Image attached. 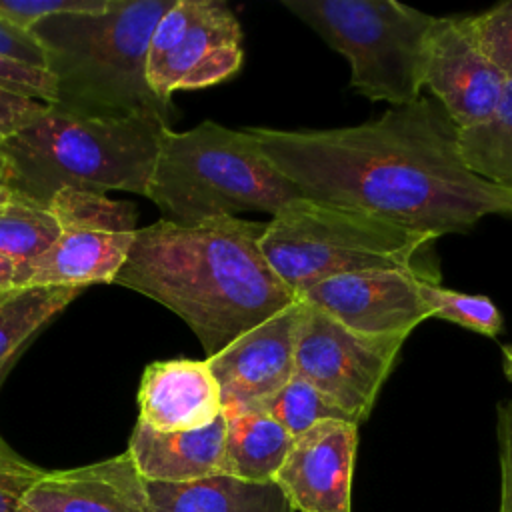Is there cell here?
Masks as SVG:
<instances>
[{"instance_id": "cell-17", "label": "cell", "mask_w": 512, "mask_h": 512, "mask_svg": "<svg viewBox=\"0 0 512 512\" xmlns=\"http://www.w3.org/2000/svg\"><path fill=\"white\" fill-rule=\"evenodd\" d=\"M226 418L186 432H156L136 422L128 454L144 482H192L224 474Z\"/></svg>"}, {"instance_id": "cell-25", "label": "cell", "mask_w": 512, "mask_h": 512, "mask_svg": "<svg viewBox=\"0 0 512 512\" xmlns=\"http://www.w3.org/2000/svg\"><path fill=\"white\" fill-rule=\"evenodd\" d=\"M468 22L490 60L512 80V2L468 16Z\"/></svg>"}, {"instance_id": "cell-28", "label": "cell", "mask_w": 512, "mask_h": 512, "mask_svg": "<svg viewBox=\"0 0 512 512\" xmlns=\"http://www.w3.org/2000/svg\"><path fill=\"white\" fill-rule=\"evenodd\" d=\"M50 110V104L32 100L0 86V140L20 132Z\"/></svg>"}, {"instance_id": "cell-20", "label": "cell", "mask_w": 512, "mask_h": 512, "mask_svg": "<svg viewBox=\"0 0 512 512\" xmlns=\"http://www.w3.org/2000/svg\"><path fill=\"white\" fill-rule=\"evenodd\" d=\"M84 288L20 286L0 294V384L22 346Z\"/></svg>"}, {"instance_id": "cell-13", "label": "cell", "mask_w": 512, "mask_h": 512, "mask_svg": "<svg viewBox=\"0 0 512 512\" xmlns=\"http://www.w3.org/2000/svg\"><path fill=\"white\" fill-rule=\"evenodd\" d=\"M300 310L298 298L206 358L220 386L222 414L252 408L296 374L294 350Z\"/></svg>"}, {"instance_id": "cell-3", "label": "cell", "mask_w": 512, "mask_h": 512, "mask_svg": "<svg viewBox=\"0 0 512 512\" xmlns=\"http://www.w3.org/2000/svg\"><path fill=\"white\" fill-rule=\"evenodd\" d=\"M174 0H110L92 14H60L32 26L56 80V112L74 116L158 114L168 124L172 104L146 80L150 36Z\"/></svg>"}, {"instance_id": "cell-26", "label": "cell", "mask_w": 512, "mask_h": 512, "mask_svg": "<svg viewBox=\"0 0 512 512\" xmlns=\"http://www.w3.org/2000/svg\"><path fill=\"white\" fill-rule=\"evenodd\" d=\"M108 2L110 0H0V18L22 30H32V26L52 16L100 12Z\"/></svg>"}, {"instance_id": "cell-14", "label": "cell", "mask_w": 512, "mask_h": 512, "mask_svg": "<svg viewBox=\"0 0 512 512\" xmlns=\"http://www.w3.org/2000/svg\"><path fill=\"white\" fill-rule=\"evenodd\" d=\"M358 424L322 420L294 438L274 482L294 512H350Z\"/></svg>"}, {"instance_id": "cell-10", "label": "cell", "mask_w": 512, "mask_h": 512, "mask_svg": "<svg viewBox=\"0 0 512 512\" xmlns=\"http://www.w3.org/2000/svg\"><path fill=\"white\" fill-rule=\"evenodd\" d=\"M242 60V28L226 2L174 0L150 36L146 80L162 102L172 104L176 90L224 82Z\"/></svg>"}, {"instance_id": "cell-31", "label": "cell", "mask_w": 512, "mask_h": 512, "mask_svg": "<svg viewBox=\"0 0 512 512\" xmlns=\"http://www.w3.org/2000/svg\"><path fill=\"white\" fill-rule=\"evenodd\" d=\"M498 434H500V472L512 488V402L506 406H500Z\"/></svg>"}, {"instance_id": "cell-18", "label": "cell", "mask_w": 512, "mask_h": 512, "mask_svg": "<svg viewBox=\"0 0 512 512\" xmlns=\"http://www.w3.org/2000/svg\"><path fill=\"white\" fill-rule=\"evenodd\" d=\"M152 512H294L276 482L216 474L192 482H146Z\"/></svg>"}, {"instance_id": "cell-5", "label": "cell", "mask_w": 512, "mask_h": 512, "mask_svg": "<svg viewBox=\"0 0 512 512\" xmlns=\"http://www.w3.org/2000/svg\"><path fill=\"white\" fill-rule=\"evenodd\" d=\"M144 196L160 208L162 220L196 224L240 212L274 216L302 194L246 128L204 120L184 132L164 130Z\"/></svg>"}, {"instance_id": "cell-15", "label": "cell", "mask_w": 512, "mask_h": 512, "mask_svg": "<svg viewBox=\"0 0 512 512\" xmlns=\"http://www.w3.org/2000/svg\"><path fill=\"white\" fill-rule=\"evenodd\" d=\"M22 512H152L146 482L128 452L72 470L42 472L22 494Z\"/></svg>"}, {"instance_id": "cell-22", "label": "cell", "mask_w": 512, "mask_h": 512, "mask_svg": "<svg viewBox=\"0 0 512 512\" xmlns=\"http://www.w3.org/2000/svg\"><path fill=\"white\" fill-rule=\"evenodd\" d=\"M60 226L48 208L14 198L0 208V254L18 266V288L32 264L58 240Z\"/></svg>"}, {"instance_id": "cell-32", "label": "cell", "mask_w": 512, "mask_h": 512, "mask_svg": "<svg viewBox=\"0 0 512 512\" xmlns=\"http://www.w3.org/2000/svg\"><path fill=\"white\" fill-rule=\"evenodd\" d=\"M36 466L22 460L0 436V470H14V472H30Z\"/></svg>"}, {"instance_id": "cell-7", "label": "cell", "mask_w": 512, "mask_h": 512, "mask_svg": "<svg viewBox=\"0 0 512 512\" xmlns=\"http://www.w3.org/2000/svg\"><path fill=\"white\" fill-rule=\"evenodd\" d=\"M282 6L350 62L358 94L390 106L420 98L438 16L396 0H284Z\"/></svg>"}, {"instance_id": "cell-34", "label": "cell", "mask_w": 512, "mask_h": 512, "mask_svg": "<svg viewBox=\"0 0 512 512\" xmlns=\"http://www.w3.org/2000/svg\"><path fill=\"white\" fill-rule=\"evenodd\" d=\"M498 512H512V488L504 476H502V486H500V510Z\"/></svg>"}, {"instance_id": "cell-2", "label": "cell", "mask_w": 512, "mask_h": 512, "mask_svg": "<svg viewBox=\"0 0 512 512\" xmlns=\"http://www.w3.org/2000/svg\"><path fill=\"white\" fill-rule=\"evenodd\" d=\"M264 230V222L238 216L158 220L136 230L114 284L172 310L214 356L298 300L262 252Z\"/></svg>"}, {"instance_id": "cell-33", "label": "cell", "mask_w": 512, "mask_h": 512, "mask_svg": "<svg viewBox=\"0 0 512 512\" xmlns=\"http://www.w3.org/2000/svg\"><path fill=\"white\" fill-rule=\"evenodd\" d=\"M18 288V266L0 254V294Z\"/></svg>"}, {"instance_id": "cell-30", "label": "cell", "mask_w": 512, "mask_h": 512, "mask_svg": "<svg viewBox=\"0 0 512 512\" xmlns=\"http://www.w3.org/2000/svg\"><path fill=\"white\" fill-rule=\"evenodd\" d=\"M42 476V470L34 468L30 472L0 470V512H22V494Z\"/></svg>"}, {"instance_id": "cell-35", "label": "cell", "mask_w": 512, "mask_h": 512, "mask_svg": "<svg viewBox=\"0 0 512 512\" xmlns=\"http://www.w3.org/2000/svg\"><path fill=\"white\" fill-rule=\"evenodd\" d=\"M502 366H504V374L512 382V344L502 346Z\"/></svg>"}, {"instance_id": "cell-29", "label": "cell", "mask_w": 512, "mask_h": 512, "mask_svg": "<svg viewBox=\"0 0 512 512\" xmlns=\"http://www.w3.org/2000/svg\"><path fill=\"white\" fill-rule=\"evenodd\" d=\"M0 54L38 66V68H46V52L40 40L30 30L12 26L2 18H0Z\"/></svg>"}, {"instance_id": "cell-27", "label": "cell", "mask_w": 512, "mask_h": 512, "mask_svg": "<svg viewBox=\"0 0 512 512\" xmlns=\"http://www.w3.org/2000/svg\"><path fill=\"white\" fill-rule=\"evenodd\" d=\"M0 86L50 106L56 102V80L46 68H38L4 54H0Z\"/></svg>"}, {"instance_id": "cell-8", "label": "cell", "mask_w": 512, "mask_h": 512, "mask_svg": "<svg viewBox=\"0 0 512 512\" xmlns=\"http://www.w3.org/2000/svg\"><path fill=\"white\" fill-rule=\"evenodd\" d=\"M48 210L60 226V236L32 264L22 286L114 284L138 230L134 204L62 188L52 196Z\"/></svg>"}, {"instance_id": "cell-19", "label": "cell", "mask_w": 512, "mask_h": 512, "mask_svg": "<svg viewBox=\"0 0 512 512\" xmlns=\"http://www.w3.org/2000/svg\"><path fill=\"white\" fill-rule=\"evenodd\" d=\"M224 474L248 482H274L294 436L260 410L224 414Z\"/></svg>"}, {"instance_id": "cell-9", "label": "cell", "mask_w": 512, "mask_h": 512, "mask_svg": "<svg viewBox=\"0 0 512 512\" xmlns=\"http://www.w3.org/2000/svg\"><path fill=\"white\" fill-rule=\"evenodd\" d=\"M302 302L296 332V376L318 388L354 424H362L408 336H370L346 328Z\"/></svg>"}, {"instance_id": "cell-4", "label": "cell", "mask_w": 512, "mask_h": 512, "mask_svg": "<svg viewBox=\"0 0 512 512\" xmlns=\"http://www.w3.org/2000/svg\"><path fill=\"white\" fill-rule=\"evenodd\" d=\"M166 128L170 124L150 112L74 116L50 108L36 122L0 140L8 190L42 208H48L62 188L144 196Z\"/></svg>"}, {"instance_id": "cell-36", "label": "cell", "mask_w": 512, "mask_h": 512, "mask_svg": "<svg viewBox=\"0 0 512 512\" xmlns=\"http://www.w3.org/2000/svg\"><path fill=\"white\" fill-rule=\"evenodd\" d=\"M0 188H8V166L0 148Z\"/></svg>"}, {"instance_id": "cell-1", "label": "cell", "mask_w": 512, "mask_h": 512, "mask_svg": "<svg viewBox=\"0 0 512 512\" xmlns=\"http://www.w3.org/2000/svg\"><path fill=\"white\" fill-rule=\"evenodd\" d=\"M302 196L442 236L490 214L512 218V192L470 172L458 128L436 100L390 106L344 128H246Z\"/></svg>"}, {"instance_id": "cell-11", "label": "cell", "mask_w": 512, "mask_h": 512, "mask_svg": "<svg viewBox=\"0 0 512 512\" xmlns=\"http://www.w3.org/2000/svg\"><path fill=\"white\" fill-rule=\"evenodd\" d=\"M434 270H374L324 280L298 298L350 330L370 336H410L430 310L424 286Z\"/></svg>"}, {"instance_id": "cell-23", "label": "cell", "mask_w": 512, "mask_h": 512, "mask_svg": "<svg viewBox=\"0 0 512 512\" xmlns=\"http://www.w3.org/2000/svg\"><path fill=\"white\" fill-rule=\"evenodd\" d=\"M248 410H260L284 426L294 438L322 420L352 422L318 388L300 376H292L280 390L266 396ZM354 424V422H352Z\"/></svg>"}, {"instance_id": "cell-16", "label": "cell", "mask_w": 512, "mask_h": 512, "mask_svg": "<svg viewBox=\"0 0 512 512\" xmlns=\"http://www.w3.org/2000/svg\"><path fill=\"white\" fill-rule=\"evenodd\" d=\"M222 414L220 386L206 360H158L144 368L138 388V422L156 432H186Z\"/></svg>"}, {"instance_id": "cell-24", "label": "cell", "mask_w": 512, "mask_h": 512, "mask_svg": "<svg viewBox=\"0 0 512 512\" xmlns=\"http://www.w3.org/2000/svg\"><path fill=\"white\" fill-rule=\"evenodd\" d=\"M424 300L430 318L452 322L488 338H496L502 330V314L488 296L464 294L444 288L438 282H428L424 286Z\"/></svg>"}, {"instance_id": "cell-6", "label": "cell", "mask_w": 512, "mask_h": 512, "mask_svg": "<svg viewBox=\"0 0 512 512\" xmlns=\"http://www.w3.org/2000/svg\"><path fill=\"white\" fill-rule=\"evenodd\" d=\"M438 236L362 210L298 196L280 208L262 236V252L296 294L346 274L430 270L420 260Z\"/></svg>"}, {"instance_id": "cell-37", "label": "cell", "mask_w": 512, "mask_h": 512, "mask_svg": "<svg viewBox=\"0 0 512 512\" xmlns=\"http://www.w3.org/2000/svg\"><path fill=\"white\" fill-rule=\"evenodd\" d=\"M14 198H16V194H14L12 190H8V188H0V208L8 206Z\"/></svg>"}, {"instance_id": "cell-12", "label": "cell", "mask_w": 512, "mask_h": 512, "mask_svg": "<svg viewBox=\"0 0 512 512\" xmlns=\"http://www.w3.org/2000/svg\"><path fill=\"white\" fill-rule=\"evenodd\" d=\"M508 78L476 40L468 16H438L432 28L422 86L430 90L456 128L492 116Z\"/></svg>"}, {"instance_id": "cell-21", "label": "cell", "mask_w": 512, "mask_h": 512, "mask_svg": "<svg viewBox=\"0 0 512 512\" xmlns=\"http://www.w3.org/2000/svg\"><path fill=\"white\" fill-rule=\"evenodd\" d=\"M458 148L470 172L512 192V80L490 118L458 130Z\"/></svg>"}]
</instances>
